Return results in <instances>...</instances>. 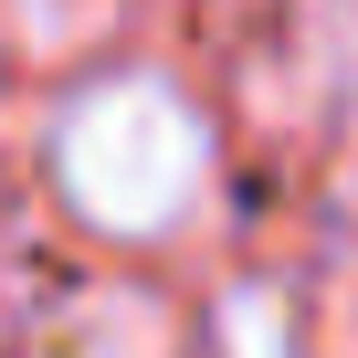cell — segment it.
<instances>
[{"label": "cell", "instance_id": "6da1fadb", "mask_svg": "<svg viewBox=\"0 0 358 358\" xmlns=\"http://www.w3.org/2000/svg\"><path fill=\"white\" fill-rule=\"evenodd\" d=\"M53 179L95 232H179L211 190V127L169 74H116L64 106Z\"/></svg>", "mask_w": 358, "mask_h": 358}, {"label": "cell", "instance_id": "7a4b0ae2", "mask_svg": "<svg viewBox=\"0 0 358 358\" xmlns=\"http://www.w3.org/2000/svg\"><path fill=\"white\" fill-rule=\"evenodd\" d=\"M32 358H179V327L158 295H85L74 316L43 327Z\"/></svg>", "mask_w": 358, "mask_h": 358}]
</instances>
